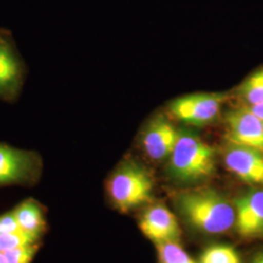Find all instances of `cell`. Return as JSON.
Returning a JSON list of instances; mask_svg holds the SVG:
<instances>
[{"label":"cell","mask_w":263,"mask_h":263,"mask_svg":"<svg viewBox=\"0 0 263 263\" xmlns=\"http://www.w3.org/2000/svg\"><path fill=\"white\" fill-rule=\"evenodd\" d=\"M179 132L163 116L152 119L143 133L142 144L151 159L169 158L179 138Z\"/></svg>","instance_id":"11"},{"label":"cell","mask_w":263,"mask_h":263,"mask_svg":"<svg viewBox=\"0 0 263 263\" xmlns=\"http://www.w3.org/2000/svg\"><path fill=\"white\" fill-rule=\"evenodd\" d=\"M140 228L142 234L155 244L178 241L180 236L177 217L163 205H154L146 210L141 216Z\"/></svg>","instance_id":"10"},{"label":"cell","mask_w":263,"mask_h":263,"mask_svg":"<svg viewBox=\"0 0 263 263\" xmlns=\"http://www.w3.org/2000/svg\"><path fill=\"white\" fill-rule=\"evenodd\" d=\"M253 112L263 121V104H254V105H247Z\"/></svg>","instance_id":"19"},{"label":"cell","mask_w":263,"mask_h":263,"mask_svg":"<svg viewBox=\"0 0 263 263\" xmlns=\"http://www.w3.org/2000/svg\"><path fill=\"white\" fill-rule=\"evenodd\" d=\"M226 121L229 143L263 152V121L247 105L229 111Z\"/></svg>","instance_id":"7"},{"label":"cell","mask_w":263,"mask_h":263,"mask_svg":"<svg viewBox=\"0 0 263 263\" xmlns=\"http://www.w3.org/2000/svg\"><path fill=\"white\" fill-rule=\"evenodd\" d=\"M26 76L25 64L8 30L0 28V99L15 101Z\"/></svg>","instance_id":"5"},{"label":"cell","mask_w":263,"mask_h":263,"mask_svg":"<svg viewBox=\"0 0 263 263\" xmlns=\"http://www.w3.org/2000/svg\"><path fill=\"white\" fill-rule=\"evenodd\" d=\"M41 170L42 161L36 152L0 143V185L34 183Z\"/></svg>","instance_id":"4"},{"label":"cell","mask_w":263,"mask_h":263,"mask_svg":"<svg viewBox=\"0 0 263 263\" xmlns=\"http://www.w3.org/2000/svg\"><path fill=\"white\" fill-rule=\"evenodd\" d=\"M177 204L184 220L200 232L223 234L235 226V206L213 189L181 193Z\"/></svg>","instance_id":"1"},{"label":"cell","mask_w":263,"mask_h":263,"mask_svg":"<svg viewBox=\"0 0 263 263\" xmlns=\"http://www.w3.org/2000/svg\"><path fill=\"white\" fill-rule=\"evenodd\" d=\"M235 228L243 237H263V188H254L237 198Z\"/></svg>","instance_id":"9"},{"label":"cell","mask_w":263,"mask_h":263,"mask_svg":"<svg viewBox=\"0 0 263 263\" xmlns=\"http://www.w3.org/2000/svg\"><path fill=\"white\" fill-rule=\"evenodd\" d=\"M239 92L247 105L263 104V67L245 80Z\"/></svg>","instance_id":"13"},{"label":"cell","mask_w":263,"mask_h":263,"mask_svg":"<svg viewBox=\"0 0 263 263\" xmlns=\"http://www.w3.org/2000/svg\"><path fill=\"white\" fill-rule=\"evenodd\" d=\"M224 100L226 96L222 94L187 95L175 100L170 110L182 122L203 126L216 119Z\"/></svg>","instance_id":"6"},{"label":"cell","mask_w":263,"mask_h":263,"mask_svg":"<svg viewBox=\"0 0 263 263\" xmlns=\"http://www.w3.org/2000/svg\"><path fill=\"white\" fill-rule=\"evenodd\" d=\"M226 168L250 184L263 185V152L229 143L224 152Z\"/></svg>","instance_id":"8"},{"label":"cell","mask_w":263,"mask_h":263,"mask_svg":"<svg viewBox=\"0 0 263 263\" xmlns=\"http://www.w3.org/2000/svg\"><path fill=\"white\" fill-rule=\"evenodd\" d=\"M169 170L173 178L179 181L206 179L215 170V151L196 135L179 133L170 156Z\"/></svg>","instance_id":"2"},{"label":"cell","mask_w":263,"mask_h":263,"mask_svg":"<svg viewBox=\"0 0 263 263\" xmlns=\"http://www.w3.org/2000/svg\"><path fill=\"white\" fill-rule=\"evenodd\" d=\"M159 263H200L185 252L178 241L156 244Z\"/></svg>","instance_id":"14"},{"label":"cell","mask_w":263,"mask_h":263,"mask_svg":"<svg viewBox=\"0 0 263 263\" xmlns=\"http://www.w3.org/2000/svg\"><path fill=\"white\" fill-rule=\"evenodd\" d=\"M22 231L40 237L46 229V218L44 210L34 199L22 202L13 211Z\"/></svg>","instance_id":"12"},{"label":"cell","mask_w":263,"mask_h":263,"mask_svg":"<svg viewBox=\"0 0 263 263\" xmlns=\"http://www.w3.org/2000/svg\"><path fill=\"white\" fill-rule=\"evenodd\" d=\"M20 231H22V229L20 228L14 212L6 213L0 216V234L15 233Z\"/></svg>","instance_id":"18"},{"label":"cell","mask_w":263,"mask_h":263,"mask_svg":"<svg viewBox=\"0 0 263 263\" xmlns=\"http://www.w3.org/2000/svg\"><path fill=\"white\" fill-rule=\"evenodd\" d=\"M106 188L114 207L128 213L151 200L153 182L149 174L140 165L127 162L115 170Z\"/></svg>","instance_id":"3"},{"label":"cell","mask_w":263,"mask_h":263,"mask_svg":"<svg viewBox=\"0 0 263 263\" xmlns=\"http://www.w3.org/2000/svg\"><path fill=\"white\" fill-rule=\"evenodd\" d=\"M251 263H263V252L256 254Z\"/></svg>","instance_id":"20"},{"label":"cell","mask_w":263,"mask_h":263,"mask_svg":"<svg viewBox=\"0 0 263 263\" xmlns=\"http://www.w3.org/2000/svg\"><path fill=\"white\" fill-rule=\"evenodd\" d=\"M40 237L28 234L24 231L0 234V252L5 253L22 247L36 244Z\"/></svg>","instance_id":"16"},{"label":"cell","mask_w":263,"mask_h":263,"mask_svg":"<svg viewBox=\"0 0 263 263\" xmlns=\"http://www.w3.org/2000/svg\"><path fill=\"white\" fill-rule=\"evenodd\" d=\"M38 245H30L27 247H22L15 250L5 252L4 254L8 263H31L34 255L36 254Z\"/></svg>","instance_id":"17"},{"label":"cell","mask_w":263,"mask_h":263,"mask_svg":"<svg viewBox=\"0 0 263 263\" xmlns=\"http://www.w3.org/2000/svg\"><path fill=\"white\" fill-rule=\"evenodd\" d=\"M0 263H8L5 254H4V253H1V252H0Z\"/></svg>","instance_id":"21"},{"label":"cell","mask_w":263,"mask_h":263,"mask_svg":"<svg viewBox=\"0 0 263 263\" xmlns=\"http://www.w3.org/2000/svg\"><path fill=\"white\" fill-rule=\"evenodd\" d=\"M200 263H241V258L234 248L227 245H216L203 253Z\"/></svg>","instance_id":"15"}]
</instances>
